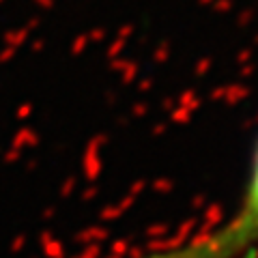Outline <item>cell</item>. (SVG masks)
Returning <instances> with one entry per match:
<instances>
[{
	"instance_id": "cell-1",
	"label": "cell",
	"mask_w": 258,
	"mask_h": 258,
	"mask_svg": "<svg viewBox=\"0 0 258 258\" xmlns=\"http://www.w3.org/2000/svg\"><path fill=\"white\" fill-rule=\"evenodd\" d=\"M258 252V138L245 187L232 213L213 228L183 243L159 247L142 258H252Z\"/></svg>"
}]
</instances>
